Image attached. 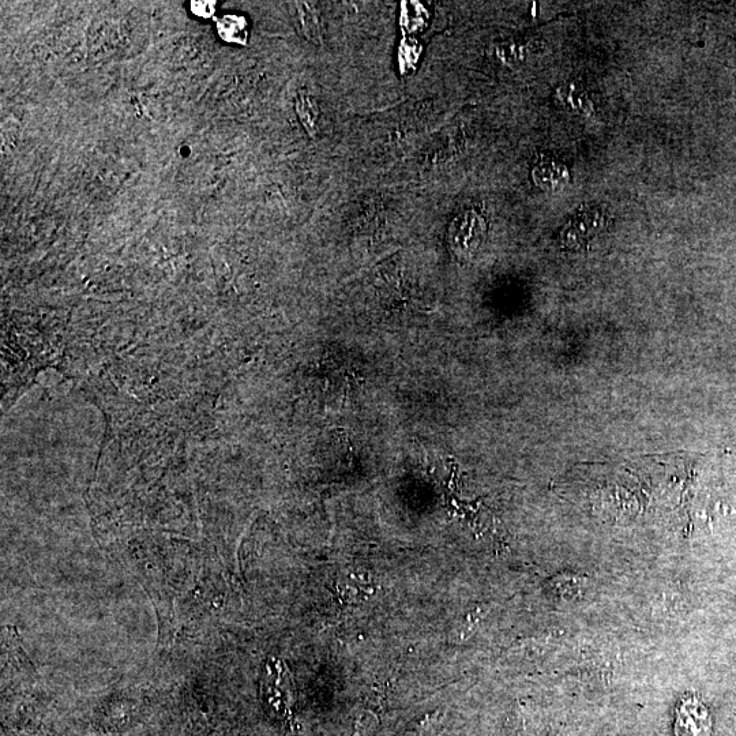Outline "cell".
<instances>
[{"label": "cell", "instance_id": "1", "mask_svg": "<svg viewBox=\"0 0 736 736\" xmlns=\"http://www.w3.org/2000/svg\"><path fill=\"white\" fill-rule=\"evenodd\" d=\"M264 690L266 701L279 715H289V704L292 701V679L287 667L280 660H274L266 666Z\"/></svg>", "mask_w": 736, "mask_h": 736}, {"label": "cell", "instance_id": "2", "mask_svg": "<svg viewBox=\"0 0 736 736\" xmlns=\"http://www.w3.org/2000/svg\"><path fill=\"white\" fill-rule=\"evenodd\" d=\"M484 231H486V224H484L482 216L469 210V212L457 216L450 225V243H452L453 249L469 251L478 246L483 238Z\"/></svg>", "mask_w": 736, "mask_h": 736}, {"label": "cell", "instance_id": "3", "mask_svg": "<svg viewBox=\"0 0 736 736\" xmlns=\"http://www.w3.org/2000/svg\"><path fill=\"white\" fill-rule=\"evenodd\" d=\"M712 720L708 709L700 701L683 702L677 712L675 735L677 736H709Z\"/></svg>", "mask_w": 736, "mask_h": 736}, {"label": "cell", "instance_id": "4", "mask_svg": "<svg viewBox=\"0 0 736 736\" xmlns=\"http://www.w3.org/2000/svg\"><path fill=\"white\" fill-rule=\"evenodd\" d=\"M217 30H219L220 36L223 40L229 41V43H243L246 39V28H244V21L242 18L235 17V15H225L217 22Z\"/></svg>", "mask_w": 736, "mask_h": 736}, {"label": "cell", "instance_id": "5", "mask_svg": "<svg viewBox=\"0 0 736 736\" xmlns=\"http://www.w3.org/2000/svg\"><path fill=\"white\" fill-rule=\"evenodd\" d=\"M191 11L197 17L212 18L216 13V2H212V0H194V2H191Z\"/></svg>", "mask_w": 736, "mask_h": 736}]
</instances>
